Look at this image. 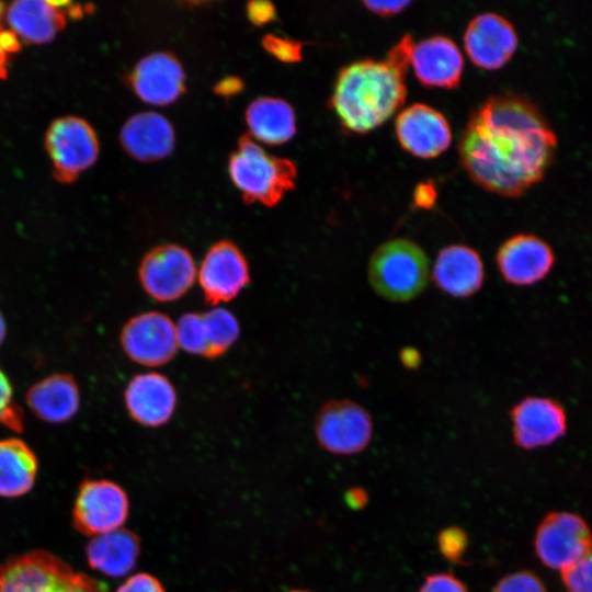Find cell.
I'll list each match as a JSON object with an SVG mask.
<instances>
[{"label": "cell", "mask_w": 592, "mask_h": 592, "mask_svg": "<svg viewBox=\"0 0 592 592\" xmlns=\"http://www.w3.org/2000/svg\"><path fill=\"white\" fill-rule=\"evenodd\" d=\"M556 145L557 137L536 105L524 96L502 93L474 110L458 152L478 185L511 197L543 178Z\"/></svg>", "instance_id": "obj_1"}, {"label": "cell", "mask_w": 592, "mask_h": 592, "mask_svg": "<svg viewBox=\"0 0 592 592\" xmlns=\"http://www.w3.org/2000/svg\"><path fill=\"white\" fill-rule=\"evenodd\" d=\"M405 78L386 60L367 58L343 67L331 96L342 126L365 134L382 125L406 101Z\"/></svg>", "instance_id": "obj_2"}, {"label": "cell", "mask_w": 592, "mask_h": 592, "mask_svg": "<svg viewBox=\"0 0 592 592\" xmlns=\"http://www.w3.org/2000/svg\"><path fill=\"white\" fill-rule=\"evenodd\" d=\"M374 292L386 300L406 303L418 297L429 281V260L415 242L398 238L373 252L367 270Z\"/></svg>", "instance_id": "obj_3"}, {"label": "cell", "mask_w": 592, "mask_h": 592, "mask_svg": "<svg viewBox=\"0 0 592 592\" xmlns=\"http://www.w3.org/2000/svg\"><path fill=\"white\" fill-rule=\"evenodd\" d=\"M229 174L244 200L274 206L294 187L297 172L291 160L269 155L244 136L230 156Z\"/></svg>", "instance_id": "obj_4"}, {"label": "cell", "mask_w": 592, "mask_h": 592, "mask_svg": "<svg viewBox=\"0 0 592 592\" xmlns=\"http://www.w3.org/2000/svg\"><path fill=\"white\" fill-rule=\"evenodd\" d=\"M95 580L45 549L13 556L0 565V592H93Z\"/></svg>", "instance_id": "obj_5"}, {"label": "cell", "mask_w": 592, "mask_h": 592, "mask_svg": "<svg viewBox=\"0 0 592 592\" xmlns=\"http://www.w3.org/2000/svg\"><path fill=\"white\" fill-rule=\"evenodd\" d=\"M374 432L369 412L350 399L327 401L315 418V434L321 448L334 455L362 453Z\"/></svg>", "instance_id": "obj_6"}, {"label": "cell", "mask_w": 592, "mask_h": 592, "mask_svg": "<svg viewBox=\"0 0 592 592\" xmlns=\"http://www.w3.org/2000/svg\"><path fill=\"white\" fill-rule=\"evenodd\" d=\"M534 549L543 565L562 571L592 553V532L574 513L549 512L536 528Z\"/></svg>", "instance_id": "obj_7"}, {"label": "cell", "mask_w": 592, "mask_h": 592, "mask_svg": "<svg viewBox=\"0 0 592 592\" xmlns=\"http://www.w3.org/2000/svg\"><path fill=\"white\" fill-rule=\"evenodd\" d=\"M129 514L125 490L109 479H86L72 509L73 527L86 536H98L122 528Z\"/></svg>", "instance_id": "obj_8"}, {"label": "cell", "mask_w": 592, "mask_h": 592, "mask_svg": "<svg viewBox=\"0 0 592 592\" xmlns=\"http://www.w3.org/2000/svg\"><path fill=\"white\" fill-rule=\"evenodd\" d=\"M45 146L54 167V175L61 182L73 181L99 156L94 129L78 116L55 119L46 132Z\"/></svg>", "instance_id": "obj_9"}, {"label": "cell", "mask_w": 592, "mask_h": 592, "mask_svg": "<svg viewBox=\"0 0 592 592\" xmlns=\"http://www.w3.org/2000/svg\"><path fill=\"white\" fill-rule=\"evenodd\" d=\"M197 270L191 253L179 244L152 248L141 259L138 277L148 296L160 303L184 296L196 280Z\"/></svg>", "instance_id": "obj_10"}, {"label": "cell", "mask_w": 592, "mask_h": 592, "mask_svg": "<svg viewBox=\"0 0 592 592\" xmlns=\"http://www.w3.org/2000/svg\"><path fill=\"white\" fill-rule=\"evenodd\" d=\"M121 344L125 354L140 365H164L179 348L175 325L160 311L138 314L124 325Z\"/></svg>", "instance_id": "obj_11"}, {"label": "cell", "mask_w": 592, "mask_h": 592, "mask_svg": "<svg viewBox=\"0 0 592 592\" xmlns=\"http://www.w3.org/2000/svg\"><path fill=\"white\" fill-rule=\"evenodd\" d=\"M196 278L205 300L213 306L236 298L250 283V269L242 251L229 240L214 243L205 253Z\"/></svg>", "instance_id": "obj_12"}, {"label": "cell", "mask_w": 592, "mask_h": 592, "mask_svg": "<svg viewBox=\"0 0 592 592\" xmlns=\"http://www.w3.org/2000/svg\"><path fill=\"white\" fill-rule=\"evenodd\" d=\"M555 263L550 246L531 234L508 238L496 253V264L504 282L530 286L544 280Z\"/></svg>", "instance_id": "obj_13"}, {"label": "cell", "mask_w": 592, "mask_h": 592, "mask_svg": "<svg viewBox=\"0 0 592 592\" xmlns=\"http://www.w3.org/2000/svg\"><path fill=\"white\" fill-rule=\"evenodd\" d=\"M512 436L516 446L535 449L550 445L567 429L561 406L545 397H525L510 410Z\"/></svg>", "instance_id": "obj_14"}, {"label": "cell", "mask_w": 592, "mask_h": 592, "mask_svg": "<svg viewBox=\"0 0 592 592\" xmlns=\"http://www.w3.org/2000/svg\"><path fill=\"white\" fill-rule=\"evenodd\" d=\"M396 135L401 147L419 158L436 157L452 141V129L446 117L423 103H414L399 113Z\"/></svg>", "instance_id": "obj_15"}, {"label": "cell", "mask_w": 592, "mask_h": 592, "mask_svg": "<svg viewBox=\"0 0 592 592\" xmlns=\"http://www.w3.org/2000/svg\"><path fill=\"white\" fill-rule=\"evenodd\" d=\"M464 47L470 60L478 67L494 70L502 67L517 47L513 25L493 12L476 15L464 34Z\"/></svg>", "instance_id": "obj_16"}, {"label": "cell", "mask_w": 592, "mask_h": 592, "mask_svg": "<svg viewBox=\"0 0 592 592\" xmlns=\"http://www.w3.org/2000/svg\"><path fill=\"white\" fill-rule=\"evenodd\" d=\"M124 401L134 421L157 428L172 418L177 407V391L167 376L147 372L129 380L124 391Z\"/></svg>", "instance_id": "obj_17"}, {"label": "cell", "mask_w": 592, "mask_h": 592, "mask_svg": "<svg viewBox=\"0 0 592 592\" xmlns=\"http://www.w3.org/2000/svg\"><path fill=\"white\" fill-rule=\"evenodd\" d=\"M485 278V265L475 249L456 243L439 251L432 281L441 292L455 298H468L481 289Z\"/></svg>", "instance_id": "obj_18"}, {"label": "cell", "mask_w": 592, "mask_h": 592, "mask_svg": "<svg viewBox=\"0 0 592 592\" xmlns=\"http://www.w3.org/2000/svg\"><path fill=\"white\" fill-rule=\"evenodd\" d=\"M68 7L62 1H13L4 9V23L19 41L46 44L66 25Z\"/></svg>", "instance_id": "obj_19"}, {"label": "cell", "mask_w": 592, "mask_h": 592, "mask_svg": "<svg viewBox=\"0 0 592 592\" xmlns=\"http://www.w3.org/2000/svg\"><path fill=\"white\" fill-rule=\"evenodd\" d=\"M184 72L180 61L169 53H152L144 57L130 75L134 92L145 102L166 105L184 91Z\"/></svg>", "instance_id": "obj_20"}, {"label": "cell", "mask_w": 592, "mask_h": 592, "mask_svg": "<svg viewBox=\"0 0 592 592\" xmlns=\"http://www.w3.org/2000/svg\"><path fill=\"white\" fill-rule=\"evenodd\" d=\"M411 65L424 87L453 89L460 82L464 58L451 38L434 35L414 44Z\"/></svg>", "instance_id": "obj_21"}, {"label": "cell", "mask_w": 592, "mask_h": 592, "mask_svg": "<svg viewBox=\"0 0 592 592\" xmlns=\"http://www.w3.org/2000/svg\"><path fill=\"white\" fill-rule=\"evenodd\" d=\"M174 139L172 125L156 112H143L132 116L121 132L123 148L140 161L164 158L172 151Z\"/></svg>", "instance_id": "obj_22"}, {"label": "cell", "mask_w": 592, "mask_h": 592, "mask_svg": "<svg viewBox=\"0 0 592 592\" xmlns=\"http://www.w3.org/2000/svg\"><path fill=\"white\" fill-rule=\"evenodd\" d=\"M140 549L137 534L122 527L92 537L86 547V556L92 569L107 577L121 578L136 567Z\"/></svg>", "instance_id": "obj_23"}, {"label": "cell", "mask_w": 592, "mask_h": 592, "mask_svg": "<svg viewBox=\"0 0 592 592\" xmlns=\"http://www.w3.org/2000/svg\"><path fill=\"white\" fill-rule=\"evenodd\" d=\"M26 401L41 420L62 423L77 413L80 394L71 376L54 374L34 384L26 394Z\"/></svg>", "instance_id": "obj_24"}, {"label": "cell", "mask_w": 592, "mask_h": 592, "mask_svg": "<svg viewBox=\"0 0 592 592\" xmlns=\"http://www.w3.org/2000/svg\"><path fill=\"white\" fill-rule=\"evenodd\" d=\"M246 119L253 137L277 145L289 140L296 132L292 106L278 98H258L247 109Z\"/></svg>", "instance_id": "obj_25"}, {"label": "cell", "mask_w": 592, "mask_h": 592, "mask_svg": "<svg viewBox=\"0 0 592 592\" xmlns=\"http://www.w3.org/2000/svg\"><path fill=\"white\" fill-rule=\"evenodd\" d=\"M38 462L20 439L0 440V497L18 498L34 486Z\"/></svg>", "instance_id": "obj_26"}, {"label": "cell", "mask_w": 592, "mask_h": 592, "mask_svg": "<svg viewBox=\"0 0 592 592\" xmlns=\"http://www.w3.org/2000/svg\"><path fill=\"white\" fill-rule=\"evenodd\" d=\"M205 340L206 358H217L225 354L238 340L240 326L232 312L214 307L202 314Z\"/></svg>", "instance_id": "obj_27"}, {"label": "cell", "mask_w": 592, "mask_h": 592, "mask_svg": "<svg viewBox=\"0 0 592 592\" xmlns=\"http://www.w3.org/2000/svg\"><path fill=\"white\" fill-rule=\"evenodd\" d=\"M178 345L185 352L205 357L206 340L202 314L186 312L175 325Z\"/></svg>", "instance_id": "obj_28"}, {"label": "cell", "mask_w": 592, "mask_h": 592, "mask_svg": "<svg viewBox=\"0 0 592 592\" xmlns=\"http://www.w3.org/2000/svg\"><path fill=\"white\" fill-rule=\"evenodd\" d=\"M440 554L449 562L464 565L469 547V537L466 531L456 525L446 526L440 531L436 538Z\"/></svg>", "instance_id": "obj_29"}, {"label": "cell", "mask_w": 592, "mask_h": 592, "mask_svg": "<svg viewBox=\"0 0 592 592\" xmlns=\"http://www.w3.org/2000/svg\"><path fill=\"white\" fill-rule=\"evenodd\" d=\"M492 592H547L540 578L530 570L505 574L494 584Z\"/></svg>", "instance_id": "obj_30"}, {"label": "cell", "mask_w": 592, "mask_h": 592, "mask_svg": "<svg viewBox=\"0 0 592 592\" xmlns=\"http://www.w3.org/2000/svg\"><path fill=\"white\" fill-rule=\"evenodd\" d=\"M567 592H592V553L561 571Z\"/></svg>", "instance_id": "obj_31"}, {"label": "cell", "mask_w": 592, "mask_h": 592, "mask_svg": "<svg viewBox=\"0 0 592 592\" xmlns=\"http://www.w3.org/2000/svg\"><path fill=\"white\" fill-rule=\"evenodd\" d=\"M0 424L20 432L23 428L22 413L13 401V390L7 375L0 369Z\"/></svg>", "instance_id": "obj_32"}, {"label": "cell", "mask_w": 592, "mask_h": 592, "mask_svg": "<svg viewBox=\"0 0 592 592\" xmlns=\"http://www.w3.org/2000/svg\"><path fill=\"white\" fill-rule=\"evenodd\" d=\"M264 48L285 62H296L301 59V43L289 38L266 35L263 38Z\"/></svg>", "instance_id": "obj_33"}, {"label": "cell", "mask_w": 592, "mask_h": 592, "mask_svg": "<svg viewBox=\"0 0 592 592\" xmlns=\"http://www.w3.org/2000/svg\"><path fill=\"white\" fill-rule=\"evenodd\" d=\"M417 592H469L466 584L452 572L429 574Z\"/></svg>", "instance_id": "obj_34"}, {"label": "cell", "mask_w": 592, "mask_h": 592, "mask_svg": "<svg viewBox=\"0 0 592 592\" xmlns=\"http://www.w3.org/2000/svg\"><path fill=\"white\" fill-rule=\"evenodd\" d=\"M4 4L0 2V78L7 77L10 57L20 48L18 37L4 26Z\"/></svg>", "instance_id": "obj_35"}, {"label": "cell", "mask_w": 592, "mask_h": 592, "mask_svg": "<svg viewBox=\"0 0 592 592\" xmlns=\"http://www.w3.org/2000/svg\"><path fill=\"white\" fill-rule=\"evenodd\" d=\"M413 39L410 34L403 35L400 41L391 47L386 55V61L397 71L406 76L413 49Z\"/></svg>", "instance_id": "obj_36"}, {"label": "cell", "mask_w": 592, "mask_h": 592, "mask_svg": "<svg viewBox=\"0 0 592 592\" xmlns=\"http://www.w3.org/2000/svg\"><path fill=\"white\" fill-rule=\"evenodd\" d=\"M115 592H167L161 581L147 572L129 576Z\"/></svg>", "instance_id": "obj_37"}, {"label": "cell", "mask_w": 592, "mask_h": 592, "mask_svg": "<svg viewBox=\"0 0 592 592\" xmlns=\"http://www.w3.org/2000/svg\"><path fill=\"white\" fill-rule=\"evenodd\" d=\"M411 2L409 0L363 1V4L372 12L380 16H391L405 10Z\"/></svg>", "instance_id": "obj_38"}, {"label": "cell", "mask_w": 592, "mask_h": 592, "mask_svg": "<svg viewBox=\"0 0 592 592\" xmlns=\"http://www.w3.org/2000/svg\"><path fill=\"white\" fill-rule=\"evenodd\" d=\"M248 16L254 24H263L275 18V9L271 2L253 1L248 4Z\"/></svg>", "instance_id": "obj_39"}, {"label": "cell", "mask_w": 592, "mask_h": 592, "mask_svg": "<svg viewBox=\"0 0 592 592\" xmlns=\"http://www.w3.org/2000/svg\"><path fill=\"white\" fill-rule=\"evenodd\" d=\"M414 204L421 208H431L436 200V190L430 182L420 183L413 193Z\"/></svg>", "instance_id": "obj_40"}, {"label": "cell", "mask_w": 592, "mask_h": 592, "mask_svg": "<svg viewBox=\"0 0 592 592\" xmlns=\"http://www.w3.org/2000/svg\"><path fill=\"white\" fill-rule=\"evenodd\" d=\"M368 493L362 487H352L344 493V501L352 510H362L368 503Z\"/></svg>", "instance_id": "obj_41"}, {"label": "cell", "mask_w": 592, "mask_h": 592, "mask_svg": "<svg viewBox=\"0 0 592 592\" xmlns=\"http://www.w3.org/2000/svg\"><path fill=\"white\" fill-rule=\"evenodd\" d=\"M242 86L243 84L239 78L229 77L218 82L215 89L218 94L232 95L238 93L242 89Z\"/></svg>", "instance_id": "obj_42"}, {"label": "cell", "mask_w": 592, "mask_h": 592, "mask_svg": "<svg viewBox=\"0 0 592 592\" xmlns=\"http://www.w3.org/2000/svg\"><path fill=\"white\" fill-rule=\"evenodd\" d=\"M400 360L407 367H415L420 362V355L415 350L405 349L400 354Z\"/></svg>", "instance_id": "obj_43"}, {"label": "cell", "mask_w": 592, "mask_h": 592, "mask_svg": "<svg viewBox=\"0 0 592 592\" xmlns=\"http://www.w3.org/2000/svg\"><path fill=\"white\" fill-rule=\"evenodd\" d=\"M5 335V322L4 319L0 312V344L2 343Z\"/></svg>", "instance_id": "obj_44"}, {"label": "cell", "mask_w": 592, "mask_h": 592, "mask_svg": "<svg viewBox=\"0 0 592 592\" xmlns=\"http://www.w3.org/2000/svg\"><path fill=\"white\" fill-rule=\"evenodd\" d=\"M288 592H311V591H307V590H291Z\"/></svg>", "instance_id": "obj_45"}]
</instances>
